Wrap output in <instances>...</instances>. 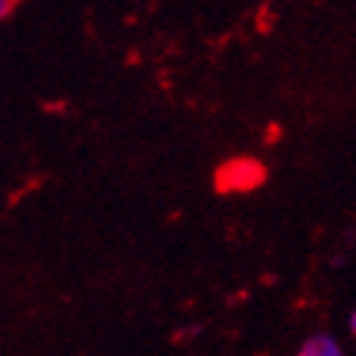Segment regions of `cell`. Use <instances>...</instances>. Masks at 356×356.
Returning a JSON list of instances; mask_svg holds the SVG:
<instances>
[{
    "label": "cell",
    "mask_w": 356,
    "mask_h": 356,
    "mask_svg": "<svg viewBox=\"0 0 356 356\" xmlns=\"http://www.w3.org/2000/svg\"><path fill=\"white\" fill-rule=\"evenodd\" d=\"M348 330H350V336H356V307L350 309V316H348Z\"/></svg>",
    "instance_id": "cell-4"
},
{
    "label": "cell",
    "mask_w": 356,
    "mask_h": 356,
    "mask_svg": "<svg viewBox=\"0 0 356 356\" xmlns=\"http://www.w3.org/2000/svg\"><path fill=\"white\" fill-rule=\"evenodd\" d=\"M266 181V170L254 158H234L216 172V187L222 193H251Z\"/></svg>",
    "instance_id": "cell-1"
},
{
    "label": "cell",
    "mask_w": 356,
    "mask_h": 356,
    "mask_svg": "<svg viewBox=\"0 0 356 356\" xmlns=\"http://www.w3.org/2000/svg\"><path fill=\"white\" fill-rule=\"evenodd\" d=\"M295 356H345V345L333 333H313L301 342Z\"/></svg>",
    "instance_id": "cell-2"
},
{
    "label": "cell",
    "mask_w": 356,
    "mask_h": 356,
    "mask_svg": "<svg viewBox=\"0 0 356 356\" xmlns=\"http://www.w3.org/2000/svg\"><path fill=\"white\" fill-rule=\"evenodd\" d=\"M12 6H15V0H0V18H6L12 12Z\"/></svg>",
    "instance_id": "cell-3"
}]
</instances>
